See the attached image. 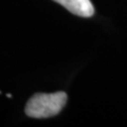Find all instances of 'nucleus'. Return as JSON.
I'll return each mask as SVG.
<instances>
[{"instance_id":"nucleus-1","label":"nucleus","mask_w":127,"mask_h":127,"mask_svg":"<svg viewBox=\"0 0 127 127\" xmlns=\"http://www.w3.org/2000/svg\"><path fill=\"white\" fill-rule=\"evenodd\" d=\"M66 102L67 94L63 91L55 93H37L28 101L25 111L30 118H51L61 112Z\"/></svg>"},{"instance_id":"nucleus-2","label":"nucleus","mask_w":127,"mask_h":127,"mask_svg":"<svg viewBox=\"0 0 127 127\" xmlns=\"http://www.w3.org/2000/svg\"><path fill=\"white\" fill-rule=\"evenodd\" d=\"M66 7L70 13L81 17H91L94 14V7L90 0H53Z\"/></svg>"}]
</instances>
